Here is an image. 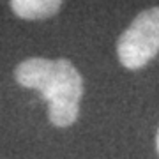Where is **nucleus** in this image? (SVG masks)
I'll return each instance as SVG.
<instances>
[{
  "instance_id": "1",
  "label": "nucleus",
  "mask_w": 159,
  "mask_h": 159,
  "mask_svg": "<svg viewBox=\"0 0 159 159\" xmlns=\"http://www.w3.org/2000/svg\"><path fill=\"white\" fill-rule=\"evenodd\" d=\"M14 80L34 89L48 102V119L57 127H69L78 119L83 96V78L67 58L32 57L16 66Z\"/></svg>"
},
{
  "instance_id": "2",
  "label": "nucleus",
  "mask_w": 159,
  "mask_h": 159,
  "mask_svg": "<svg viewBox=\"0 0 159 159\" xmlns=\"http://www.w3.org/2000/svg\"><path fill=\"white\" fill-rule=\"evenodd\" d=\"M120 64L127 69L147 66L159 53V7H150L138 14L122 32L117 43Z\"/></svg>"
},
{
  "instance_id": "3",
  "label": "nucleus",
  "mask_w": 159,
  "mask_h": 159,
  "mask_svg": "<svg viewBox=\"0 0 159 159\" xmlns=\"http://www.w3.org/2000/svg\"><path fill=\"white\" fill-rule=\"evenodd\" d=\"M11 9L23 20H46L60 11L62 0H11Z\"/></svg>"
},
{
  "instance_id": "4",
  "label": "nucleus",
  "mask_w": 159,
  "mask_h": 159,
  "mask_svg": "<svg viewBox=\"0 0 159 159\" xmlns=\"http://www.w3.org/2000/svg\"><path fill=\"white\" fill-rule=\"evenodd\" d=\"M156 147H157V152H159V131H157V138H156Z\"/></svg>"
}]
</instances>
